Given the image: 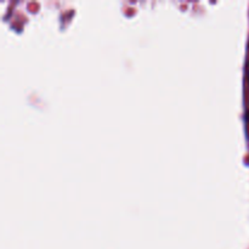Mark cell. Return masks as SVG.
Listing matches in <instances>:
<instances>
[{
	"instance_id": "obj_1",
	"label": "cell",
	"mask_w": 249,
	"mask_h": 249,
	"mask_svg": "<svg viewBox=\"0 0 249 249\" xmlns=\"http://www.w3.org/2000/svg\"><path fill=\"white\" fill-rule=\"evenodd\" d=\"M246 72H247V78H248V80H249V63L247 65V70H246Z\"/></svg>"
},
{
	"instance_id": "obj_2",
	"label": "cell",
	"mask_w": 249,
	"mask_h": 249,
	"mask_svg": "<svg viewBox=\"0 0 249 249\" xmlns=\"http://www.w3.org/2000/svg\"><path fill=\"white\" fill-rule=\"evenodd\" d=\"M246 119H247V124H248V126H249V111L247 112V116H246Z\"/></svg>"
}]
</instances>
